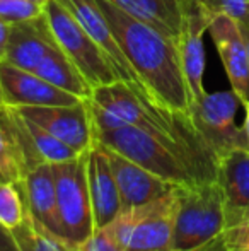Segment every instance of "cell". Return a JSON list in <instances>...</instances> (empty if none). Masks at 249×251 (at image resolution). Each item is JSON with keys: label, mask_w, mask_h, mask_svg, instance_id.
Listing matches in <instances>:
<instances>
[{"label": "cell", "mask_w": 249, "mask_h": 251, "mask_svg": "<svg viewBox=\"0 0 249 251\" xmlns=\"http://www.w3.org/2000/svg\"><path fill=\"white\" fill-rule=\"evenodd\" d=\"M60 2L72 12V16L79 21L80 26L89 33V36L99 45L101 50L106 53V56L110 58L111 65L114 67L120 80H123L126 84H132V86L138 87L142 91L138 77L133 72L128 60H126V56L121 51L106 16L101 10L99 2L97 0H60Z\"/></svg>", "instance_id": "14"}, {"label": "cell", "mask_w": 249, "mask_h": 251, "mask_svg": "<svg viewBox=\"0 0 249 251\" xmlns=\"http://www.w3.org/2000/svg\"><path fill=\"white\" fill-rule=\"evenodd\" d=\"M0 82L5 104L9 106H70L84 101L34 72L7 62H0Z\"/></svg>", "instance_id": "11"}, {"label": "cell", "mask_w": 249, "mask_h": 251, "mask_svg": "<svg viewBox=\"0 0 249 251\" xmlns=\"http://www.w3.org/2000/svg\"><path fill=\"white\" fill-rule=\"evenodd\" d=\"M196 251H230V250H229V246L226 245V241H224V236H219V238H215L213 241H210L208 245H205L203 248H200Z\"/></svg>", "instance_id": "29"}, {"label": "cell", "mask_w": 249, "mask_h": 251, "mask_svg": "<svg viewBox=\"0 0 249 251\" xmlns=\"http://www.w3.org/2000/svg\"><path fill=\"white\" fill-rule=\"evenodd\" d=\"M244 108H246V118H244V123H243V130H244V133H246V139L249 144V102Z\"/></svg>", "instance_id": "30"}, {"label": "cell", "mask_w": 249, "mask_h": 251, "mask_svg": "<svg viewBox=\"0 0 249 251\" xmlns=\"http://www.w3.org/2000/svg\"><path fill=\"white\" fill-rule=\"evenodd\" d=\"M224 231V200L215 179L176 186L174 250L196 251Z\"/></svg>", "instance_id": "4"}, {"label": "cell", "mask_w": 249, "mask_h": 251, "mask_svg": "<svg viewBox=\"0 0 249 251\" xmlns=\"http://www.w3.org/2000/svg\"><path fill=\"white\" fill-rule=\"evenodd\" d=\"M19 188L26 201L27 214L45 229L63 238L60 217H58L53 166L50 162H38L27 168L19 183Z\"/></svg>", "instance_id": "15"}, {"label": "cell", "mask_w": 249, "mask_h": 251, "mask_svg": "<svg viewBox=\"0 0 249 251\" xmlns=\"http://www.w3.org/2000/svg\"><path fill=\"white\" fill-rule=\"evenodd\" d=\"M34 74L80 100H89L92 94V87L86 82V79L80 75V72L58 45L46 51V55L34 69Z\"/></svg>", "instance_id": "19"}, {"label": "cell", "mask_w": 249, "mask_h": 251, "mask_svg": "<svg viewBox=\"0 0 249 251\" xmlns=\"http://www.w3.org/2000/svg\"><path fill=\"white\" fill-rule=\"evenodd\" d=\"M10 232L16 239L19 251H80L73 248L68 241H65L60 236L53 234L41 224H38L29 214L19 227H16Z\"/></svg>", "instance_id": "21"}, {"label": "cell", "mask_w": 249, "mask_h": 251, "mask_svg": "<svg viewBox=\"0 0 249 251\" xmlns=\"http://www.w3.org/2000/svg\"><path fill=\"white\" fill-rule=\"evenodd\" d=\"M24 173L26 157L5 104V108L0 109V176L19 185Z\"/></svg>", "instance_id": "20"}, {"label": "cell", "mask_w": 249, "mask_h": 251, "mask_svg": "<svg viewBox=\"0 0 249 251\" xmlns=\"http://www.w3.org/2000/svg\"><path fill=\"white\" fill-rule=\"evenodd\" d=\"M45 7L29 0H0V19L7 24H19L43 16Z\"/></svg>", "instance_id": "23"}, {"label": "cell", "mask_w": 249, "mask_h": 251, "mask_svg": "<svg viewBox=\"0 0 249 251\" xmlns=\"http://www.w3.org/2000/svg\"><path fill=\"white\" fill-rule=\"evenodd\" d=\"M176 186L167 195L121 212L104 231L120 251H176L174 250Z\"/></svg>", "instance_id": "3"}, {"label": "cell", "mask_w": 249, "mask_h": 251, "mask_svg": "<svg viewBox=\"0 0 249 251\" xmlns=\"http://www.w3.org/2000/svg\"><path fill=\"white\" fill-rule=\"evenodd\" d=\"M208 33L222 60L230 87L241 104L246 106L249 102V56L241 26L232 17L217 16L210 23Z\"/></svg>", "instance_id": "10"}, {"label": "cell", "mask_w": 249, "mask_h": 251, "mask_svg": "<svg viewBox=\"0 0 249 251\" xmlns=\"http://www.w3.org/2000/svg\"><path fill=\"white\" fill-rule=\"evenodd\" d=\"M51 166L57 183V205L62 234L73 248L80 250L96 232L87 186L86 154Z\"/></svg>", "instance_id": "6"}, {"label": "cell", "mask_w": 249, "mask_h": 251, "mask_svg": "<svg viewBox=\"0 0 249 251\" xmlns=\"http://www.w3.org/2000/svg\"><path fill=\"white\" fill-rule=\"evenodd\" d=\"M29 2H34V3H38V5H46V2L48 0H29Z\"/></svg>", "instance_id": "33"}, {"label": "cell", "mask_w": 249, "mask_h": 251, "mask_svg": "<svg viewBox=\"0 0 249 251\" xmlns=\"http://www.w3.org/2000/svg\"><path fill=\"white\" fill-rule=\"evenodd\" d=\"M103 149L108 155L111 169H113L123 208L147 203V201L160 199V197L173 192L174 185L160 179L159 176L152 175L145 168L130 161L125 155H121L120 152L110 149L106 146H103Z\"/></svg>", "instance_id": "16"}, {"label": "cell", "mask_w": 249, "mask_h": 251, "mask_svg": "<svg viewBox=\"0 0 249 251\" xmlns=\"http://www.w3.org/2000/svg\"><path fill=\"white\" fill-rule=\"evenodd\" d=\"M87 186H89L91 205H92L94 229L101 231L121 212L120 190L114 179L113 169L101 144H94L86 152Z\"/></svg>", "instance_id": "13"}, {"label": "cell", "mask_w": 249, "mask_h": 251, "mask_svg": "<svg viewBox=\"0 0 249 251\" xmlns=\"http://www.w3.org/2000/svg\"><path fill=\"white\" fill-rule=\"evenodd\" d=\"M26 217L27 208L19 185L0 179V226L7 231H14L23 224Z\"/></svg>", "instance_id": "22"}, {"label": "cell", "mask_w": 249, "mask_h": 251, "mask_svg": "<svg viewBox=\"0 0 249 251\" xmlns=\"http://www.w3.org/2000/svg\"><path fill=\"white\" fill-rule=\"evenodd\" d=\"M213 16L206 9H203L196 0H189L186 21L183 31L178 38L181 65H183L184 79L188 82L193 102L205 96L203 75H205V45L203 34L208 31Z\"/></svg>", "instance_id": "12"}, {"label": "cell", "mask_w": 249, "mask_h": 251, "mask_svg": "<svg viewBox=\"0 0 249 251\" xmlns=\"http://www.w3.org/2000/svg\"><path fill=\"white\" fill-rule=\"evenodd\" d=\"M241 31H243L244 41H246V48H248V56H249V24H244V26H241Z\"/></svg>", "instance_id": "31"}, {"label": "cell", "mask_w": 249, "mask_h": 251, "mask_svg": "<svg viewBox=\"0 0 249 251\" xmlns=\"http://www.w3.org/2000/svg\"><path fill=\"white\" fill-rule=\"evenodd\" d=\"M5 108V98H3V91H2V82H0V109Z\"/></svg>", "instance_id": "32"}, {"label": "cell", "mask_w": 249, "mask_h": 251, "mask_svg": "<svg viewBox=\"0 0 249 251\" xmlns=\"http://www.w3.org/2000/svg\"><path fill=\"white\" fill-rule=\"evenodd\" d=\"M222 236L230 251H249V221L226 229Z\"/></svg>", "instance_id": "25"}, {"label": "cell", "mask_w": 249, "mask_h": 251, "mask_svg": "<svg viewBox=\"0 0 249 251\" xmlns=\"http://www.w3.org/2000/svg\"><path fill=\"white\" fill-rule=\"evenodd\" d=\"M80 251H120L104 231H96L94 236L80 248Z\"/></svg>", "instance_id": "26"}, {"label": "cell", "mask_w": 249, "mask_h": 251, "mask_svg": "<svg viewBox=\"0 0 249 251\" xmlns=\"http://www.w3.org/2000/svg\"><path fill=\"white\" fill-rule=\"evenodd\" d=\"M0 179H3V178H2V176H0Z\"/></svg>", "instance_id": "34"}, {"label": "cell", "mask_w": 249, "mask_h": 251, "mask_svg": "<svg viewBox=\"0 0 249 251\" xmlns=\"http://www.w3.org/2000/svg\"><path fill=\"white\" fill-rule=\"evenodd\" d=\"M142 91L156 104L189 115L193 98L184 79L178 41L133 19L108 0H97Z\"/></svg>", "instance_id": "1"}, {"label": "cell", "mask_w": 249, "mask_h": 251, "mask_svg": "<svg viewBox=\"0 0 249 251\" xmlns=\"http://www.w3.org/2000/svg\"><path fill=\"white\" fill-rule=\"evenodd\" d=\"M215 181L222 192L226 229L249 221V147H236L217 159Z\"/></svg>", "instance_id": "9"}, {"label": "cell", "mask_w": 249, "mask_h": 251, "mask_svg": "<svg viewBox=\"0 0 249 251\" xmlns=\"http://www.w3.org/2000/svg\"><path fill=\"white\" fill-rule=\"evenodd\" d=\"M94 139L174 186L215 179L217 164L203 161L184 147L138 126L123 125L101 130L94 132Z\"/></svg>", "instance_id": "2"}, {"label": "cell", "mask_w": 249, "mask_h": 251, "mask_svg": "<svg viewBox=\"0 0 249 251\" xmlns=\"http://www.w3.org/2000/svg\"><path fill=\"white\" fill-rule=\"evenodd\" d=\"M133 19L178 41L186 21L189 0H108Z\"/></svg>", "instance_id": "18"}, {"label": "cell", "mask_w": 249, "mask_h": 251, "mask_svg": "<svg viewBox=\"0 0 249 251\" xmlns=\"http://www.w3.org/2000/svg\"><path fill=\"white\" fill-rule=\"evenodd\" d=\"M45 17L58 47L92 89L120 80L106 53L60 0H48Z\"/></svg>", "instance_id": "5"}, {"label": "cell", "mask_w": 249, "mask_h": 251, "mask_svg": "<svg viewBox=\"0 0 249 251\" xmlns=\"http://www.w3.org/2000/svg\"><path fill=\"white\" fill-rule=\"evenodd\" d=\"M239 104V98L232 89L205 93L191 104L189 116L193 125L217 159L230 149L249 147L243 126L236 125Z\"/></svg>", "instance_id": "7"}, {"label": "cell", "mask_w": 249, "mask_h": 251, "mask_svg": "<svg viewBox=\"0 0 249 251\" xmlns=\"http://www.w3.org/2000/svg\"><path fill=\"white\" fill-rule=\"evenodd\" d=\"M27 120L53 133L77 154H86L96 144L87 101L70 106H12Z\"/></svg>", "instance_id": "8"}, {"label": "cell", "mask_w": 249, "mask_h": 251, "mask_svg": "<svg viewBox=\"0 0 249 251\" xmlns=\"http://www.w3.org/2000/svg\"><path fill=\"white\" fill-rule=\"evenodd\" d=\"M9 34H10V24H7L3 19H0V62H3V60H5L7 43H9Z\"/></svg>", "instance_id": "28"}, {"label": "cell", "mask_w": 249, "mask_h": 251, "mask_svg": "<svg viewBox=\"0 0 249 251\" xmlns=\"http://www.w3.org/2000/svg\"><path fill=\"white\" fill-rule=\"evenodd\" d=\"M213 17L229 16L239 26L249 24V0H196Z\"/></svg>", "instance_id": "24"}, {"label": "cell", "mask_w": 249, "mask_h": 251, "mask_svg": "<svg viewBox=\"0 0 249 251\" xmlns=\"http://www.w3.org/2000/svg\"><path fill=\"white\" fill-rule=\"evenodd\" d=\"M46 17L40 16L33 21L12 24L10 26L9 43H7V53L3 62L16 65L23 70L34 72L40 60L46 55L50 48L57 47Z\"/></svg>", "instance_id": "17"}, {"label": "cell", "mask_w": 249, "mask_h": 251, "mask_svg": "<svg viewBox=\"0 0 249 251\" xmlns=\"http://www.w3.org/2000/svg\"><path fill=\"white\" fill-rule=\"evenodd\" d=\"M0 251H19L12 232L0 226Z\"/></svg>", "instance_id": "27"}]
</instances>
